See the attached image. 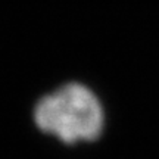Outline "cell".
<instances>
[{
    "label": "cell",
    "instance_id": "obj_1",
    "mask_svg": "<svg viewBox=\"0 0 159 159\" xmlns=\"http://www.w3.org/2000/svg\"><path fill=\"white\" fill-rule=\"evenodd\" d=\"M34 121L44 133L65 143L96 140L103 130V109L96 94L83 84H66L44 96L34 109Z\"/></svg>",
    "mask_w": 159,
    "mask_h": 159
}]
</instances>
